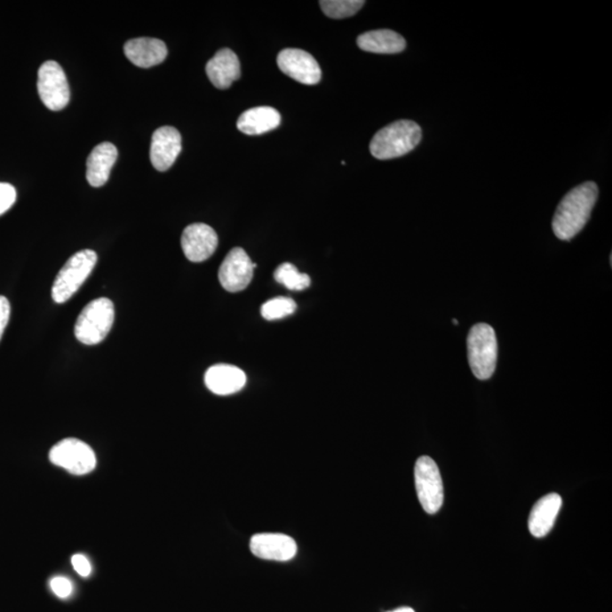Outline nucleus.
Instances as JSON below:
<instances>
[{
    "label": "nucleus",
    "instance_id": "c85d7f7f",
    "mask_svg": "<svg viewBox=\"0 0 612 612\" xmlns=\"http://www.w3.org/2000/svg\"><path fill=\"white\" fill-rule=\"evenodd\" d=\"M453 323L455 326H458V320L453 319Z\"/></svg>",
    "mask_w": 612,
    "mask_h": 612
},
{
    "label": "nucleus",
    "instance_id": "f03ea898",
    "mask_svg": "<svg viewBox=\"0 0 612 612\" xmlns=\"http://www.w3.org/2000/svg\"><path fill=\"white\" fill-rule=\"evenodd\" d=\"M422 131L417 123L398 121L377 132L370 143V152L379 160L402 157L421 142Z\"/></svg>",
    "mask_w": 612,
    "mask_h": 612
},
{
    "label": "nucleus",
    "instance_id": "7ed1b4c3",
    "mask_svg": "<svg viewBox=\"0 0 612 612\" xmlns=\"http://www.w3.org/2000/svg\"><path fill=\"white\" fill-rule=\"evenodd\" d=\"M468 363L472 372L479 380H488L494 376L498 343L494 328L487 323L472 327L467 337Z\"/></svg>",
    "mask_w": 612,
    "mask_h": 612
},
{
    "label": "nucleus",
    "instance_id": "6ab92c4d",
    "mask_svg": "<svg viewBox=\"0 0 612 612\" xmlns=\"http://www.w3.org/2000/svg\"><path fill=\"white\" fill-rule=\"evenodd\" d=\"M282 116L273 107H256L246 110L237 121V129L248 135H261L276 130Z\"/></svg>",
    "mask_w": 612,
    "mask_h": 612
},
{
    "label": "nucleus",
    "instance_id": "9d476101",
    "mask_svg": "<svg viewBox=\"0 0 612 612\" xmlns=\"http://www.w3.org/2000/svg\"><path fill=\"white\" fill-rule=\"evenodd\" d=\"M221 286L231 293L244 290L253 278V264L243 249L235 248L227 254L219 269Z\"/></svg>",
    "mask_w": 612,
    "mask_h": 612
},
{
    "label": "nucleus",
    "instance_id": "423d86ee",
    "mask_svg": "<svg viewBox=\"0 0 612 612\" xmlns=\"http://www.w3.org/2000/svg\"><path fill=\"white\" fill-rule=\"evenodd\" d=\"M414 475L423 509L430 515H434L441 511L443 504V484L437 464L428 456H422L415 464Z\"/></svg>",
    "mask_w": 612,
    "mask_h": 612
},
{
    "label": "nucleus",
    "instance_id": "4be33fe9",
    "mask_svg": "<svg viewBox=\"0 0 612 612\" xmlns=\"http://www.w3.org/2000/svg\"><path fill=\"white\" fill-rule=\"evenodd\" d=\"M364 4L362 0H322L320 6L328 18L340 20L355 15Z\"/></svg>",
    "mask_w": 612,
    "mask_h": 612
},
{
    "label": "nucleus",
    "instance_id": "2eb2a0df",
    "mask_svg": "<svg viewBox=\"0 0 612 612\" xmlns=\"http://www.w3.org/2000/svg\"><path fill=\"white\" fill-rule=\"evenodd\" d=\"M209 80L218 89H228L241 77V64L235 52L225 48L218 52L205 67Z\"/></svg>",
    "mask_w": 612,
    "mask_h": 612
},
{
    "label": "nucleus",
    "instance_id": "ddd939ff",
    "mask_svg": "<svg viewBox=\"0 0 612 612\" xmlns=\"http://www.w3.org/2000/svg\"><path fill=\"white\" fill-rule=\"evenodd\" d=\"M180 243L188 260L203 262L215 253L218 235L215 229L209 225L192 224L184 229Z\"/></svg>",
    "mask_w": 612,
    "mask_h": 612
},
{
    "label": "nucleus",
    "instance_id": "cd10ccee",
    "mask_svg": "<svg viewBox=\"0 0 612 612\" xmlns=\"http://www.w3.org/2000/svg\"><path fill=\"white\" fill-rule=\"evenodd\" d=\"M388 612H415V611L412 609V608L402 607V608H398V609H396V610L388 611Z\"/></svg>",
    "mask_w": 612,
    "mask_h": 612
},
{
    "label": "nucleus",
    "instance_id": "412c9836",
    "mask_svg": "<svg viewBox=\"0 0 612 612\" xmlns=\"http://www.w3.org/2000/svg\"><path fill=\"white\" fill-rule=\"evenodd\" d=\"M274 279L290 290H304L311 285V278L306 274L299 273L297 266L287 262L274 271Z\"/></svg>",
    "mask_w": 612,
    "mask_h": 612
},
{
    "label": "nucleus",
    "instance_id": "20e7f679",
    "mask_svg": "<svg viewBox=\"0 0 612 612\" xmlns=\"http://www.w3.org/2000/svg\"><path fill=\"white\" fill-rule=\"evenodd\" d=\"M115 306L109 298H100L90 302L76 320L74 334L82 344H100L112 330Z\"/></svg>",
    "mask_w": 612,
    "mask_h": 612
},
{
    "label": "nucleus",
    "instance_id": "5701e85b",
    "mask_svg": "<svg viewBox=\"0 0 612 612\" xmlns=\"http://www.w3.org/2000/svg\"><path fill=\"white\" fill-rule=\"evenodd\" d=\"M295 310H297V303L294 299L290 298H276L270 299L261 307V314L266 320L273 322V320H278L285 318L293 314Z\"/></svg>",
    "mask_w": 612,
    "mask_h": 612
},
{
    "label": "nucleus",
    "instance_id": "39448f33",
    "mask_svg": "<svg viewBox=\"0 0 612 612\" xmlns=\"http://www.w3.org/2000/svg\"><path fill=\"white\" fill-rule=\"evenodd\" d=\"M97 261V253L92 250H82L69 258L53 282V302L63 304L72 298L91 274Z\"/></svg>",
    "mask_w": 612,
    "mask_h": 612
},
{
    "label": "nucleus",
    "instance_id": "dca6fc26",
    "mask_svg": "<svg viewBox=\"0 0 612 612\" xmlns=\"http://www.w3.org/2000/svg\"><path fill=\"white\" fill-rule=\"evenodd\" d=\"M124 52L131 63L141 68H150L162 64L168 55L165 43L154 38L129 40L125 44Z\"/></svg>",
    "mask_w": 612,
    "mask_h": 612
},
{
    "label": "nucleus",
    "instance_id": "f8f14e48",
    "mask_svg": "<svg viewBox=\"0 0 612 612\" xmlns=\"http://www.w3.org/2000/svg\"><path fill=\"white\" fill-rule=\"evenodd\" d=\"M182 151V137L175 127H160L152 135L150 159L159 171H166L174 165Z\"/></svg>",
    "mask_w": 612,
    "mask_h": 612
},
{
    "label": "nucleus",
    "instance_id": "bb28decb",
    "mask_svg": "<svg viewBox=\"0 0 612 612\" xmlns=\"http://www.w3.org/2000/svg\"><path fill=\"white\" fill-rule=\"evenodd\" d=\"M11 316V304L5 297H0V339L5 331Z\"/></svg>",
    "mask_w": 612,
    "mask_h": 612
},
{
    "label": "nucleus",
    "instance_id": "4468645a",
    "mask_svg": "<svg viewBox=\"0 0 612 612\" xmlns=\"http://www.w3.org/2000/svg\"><path fill=\"white\" fill-rule=\"evenodd\" d=\"M205 385L219 396L232 395L244 388L246 376L240 368L231 364H216L204 376Z\"/></svg>",
    "mask_w": 612,
    "mask_h": 612
},
{
    "label": "nucleus",
    "instance_id": "aec40b11",
    "mask_svg": "<svg viewBox=\"0 0 612 612\" xmlns=\"http://www.w3.org/2000/svg\"><path fill=\"white\" fill-rule=\"evenodd\" d=\"M357 46L368 52L398 53L406 48V41L395 31L375 30L361 35L357 38Z\"/></svg>",
    "mask_w": 612,
    "mask_h": 612
},
{
    "label": "nucleus",
    "instance_id": "b1692460",
    "mask_svg": "<svg viewBox=\"0 0 612 612\" xmlns=\"http://www.w3.org/2000/svg\"><path fill=\"white\" fill-rule=\"evenodd\" d=\"M16 201V190L13 185L0 183V216L10 211Z\"/></svg>",
    "mask_w": 612,
    "mask_h": 612
},
{
    "label": "nucleus",
    "instance_id": "a211bd4d",
    "mask_svg": "<svg viewBox=\"0 0 612 612\" xmlns=\"http://www.w3.org/2000/svg\"><path fill=\"white\" fill-rule=\"evenodd\" d=\"M561 505V497L557 494L544 496L534 505L529 519V529L533 536L544 537L552 531Z\"/></svg>",
    "mask_w": 612,
    "mask_h": 612
},
{
    "label": "nucleus",
    "instance_id": "393cba45",
    "mask_svg": "<svg viewBox=\"0 0 612 612\" xmlns=\"http://www.w3.org/2000/svg\"><path fill=\"white\" fill-rule=\"evenodd\" d=\"M51 587L52 592L61 599L68 598L73 592L71 581L63 576L53 577L51 581Z\"/></svg>",
    "mask_w": 612,
    "mask_h": 612
},
{
    "label": "nucleus",
    "instance_id": "1a4fd4ad",
    "mask_svg": "<svg viewBox=\"0 0 612 612\" xmlns=\"http://www.w3.org/2000/svg\"><path fill=\"white\" fill-rule=\"evenodd\" d=\"M277 64L282 73L299 83L315 85L322 80V68L318 61L302 49H283L279 52Z\"/></svg>",
    "mask_w": 612,
    "mask_h": 612
},
{
    "label": "nucleus",
    "instance_id": "9b49d317",
    "mask_svg": "<svg viewBox=\"0 0 612 612\" xmlns=\"http://www.w3.org/2000/svg\"><path fill=\"white\" fill-rule=\"evenodd\" d=\"M250 552L265 560L290 561L298 553L297 542L282 533H258L250 541Z\"/></svg>",
    "mask_w": 612,
    "mask_h": 612
},
{
    "label": "nucleus",
    "instance_id": "f3484780",
    "mask_svg": "<svg viewBox=\"0 0 612 612\" xmlns=\"http://www.w3.org/2000/svg\"><path fill=\"white\" fill-rule=\"evenodd\" d=\"M117 158V147L113 143L104 142L94 147L86 160V179L91 187H104L108 182Z\"/></svg>",
    "mask_w": 612,
    "mask_h": 612
},
{
    "label": "nucleus",
    "instance_id": "a878e982",
    "mask_svg": "<svg viewBox=\"0 0 612 612\" xmlns=\"http://www.w3.org/2000/svg\"><path fill=\"white\" fill-rule=\"evenodd\" d=\"M72 565L76 572L82 577H88L91 574V565H90L88 558L83 556V554H74Z\"/></svg>",
    "mask_w": 612,
    "mask_h": 612
},
{
    "label": "nucleus",
    "instance_id": "6e6552de",
    "mask_svg": "<svg viewBox=\"0 0 612 612\" xmlns=\"http://www.w3.org/2000/svg\"><path fill=\"white\" fill-rule=\"evenodd\" d=\"M38 92L41 101L52 112H60L68 105L71 91L67 74L56 61L41 65L38 72Z\"/></svg>",
    "mask_w": 612,
    "mask_h": 612
},
{
    "label": "nucleus",
    "instance_id": "f257e3e1",
    "mask_svg": "<svg viewBox=\"0 0 612 612\" xmlns=\"http://www.w3.org/2000/svg\"><path fill=\"white\" fill-rule=\"evenodd\" d=\"M598 195V185L594 182L583 183L567 193L554 213V235L561 241H569L576 236L589 221Z\"/></svg>",
    "mask_w": 612,
    "mask_h": 612
},
{
    "label": "nucleus",
    "instance_id": "0eeeda50",
    "mask_svg": "<svg viewBox=\"0 0 612 612\" xmlns=\"http://www.w3.org/2000/svg\"><path fill=\"white\" fill-rule=\"evenodd\" d=\"M49 459L56 466L74 475H85L97 466L92 448L79 439L68 438L56 443L49 453Z\"/></svg>",
    "mask_w": 612,
    "mask_h": 612
}]
</instances>
